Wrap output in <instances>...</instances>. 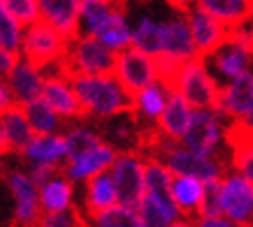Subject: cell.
Segmentation results:
<instances>
[{
  "label": "cell",
  "instance_id": "obj_1",
  "mask_svg": "<svg viewBox=\"0 0 253 227\" xmlns=\"http://www.w3.org/2000/svg\"><path fill=\"white\" fill-rule=\"evenodd\" d=\"M77 88L84 118L107 121L112 116L126 114L132 109V93L114 76L109 75H75L72 76Z\"/></svg>",
  "mask_w": 253,
  "mask_h": 227
},
{
  "label": "cell",
  "instance_id": "obj_2",
  "mask_svg": "<svg viewBox=\"0 0 253 227\" xmlns=\"http://www.w3.org/2000/svg\"><path fill=\"white\" fill-rule=\"evenodd\" d=\"M169 83L181 98L188 100L193 109H216L223 86L211 72L207 58L202 56L184 63L176 70V75L169 79Z\"/></svg>",
  "mask_w": 253,
  "mask_h": 227
},
{
  "label": "cell",
  "instance_id": "obj_3",
  "mask_svg": "<svg viewBox=\"0 0 253 227\" xmlns=\"http://www.w3.org/2000/svg\"><path fill=\"white\" fill-rule=\"evenodd\" d=\"M156 155L168 162V167L174 174L198 176L205 183L218 181L228 172V160L221 155H202L191 149H186L179 142H161L156 139Z\"/></svg>",
  "mask_w": 253,
  "mask_h": 227
},
{
  "label": "cell",
  "instance_id": "obj_4",
  "mask_svg": "<svg viewBox=\"0 0 253 227\" xmlns=\"http://www.w3.org/2000/svg\"><path fill=\"white\" fill-rule=\"evenodd\" d=\"M193 58H200V51L195 46L186 14L176 12V14L163 19V51L158 56L163 79L169 81L176 75V70Z\"/></svg>",
  "mask_w": 253,
  "mask_h": 227
},
{
  "label": "cell",
  "instance_id": "obj_5",
  "mask_svg": "<svg viewBox=\"0 0 253 227\" xmlns=\"http://www.w3.org/2000/svg\"><path fill=\"white\" fill-rule=\"evenodd\" d=\"M228 132L230 121L218 109H195L179 144L202 155H221L223 149H228Z\"/></svg>",
  "mask_w": 253,
  "mask_h": 227
},
{
  "label": "cell",
  "instance_id": "obj_6",
  "mask_svg": "<svg viewBox=\"0 0 253 227\" xmlns=\"http://www.w3.org/2000/svg\"><path fill=\"white\" fill-rule=\"evenodd\" d=\"M116 53L105 46L95 35L79 33L70 39L63 70L70 76L75 75H109L114 72Z\"/></svg>",
  "mask_w": 253,
  "mask_h": 227
},
{
  "label": "cell",
  "instance_id": "obj_7",
  "mask_svg": "<svg viewBox=\"0 0 253 227\" xmlns=\"http://www.w3.org/2000/svg\"><path fill=\"white\" fill-rule=\"evenodd\" d=\"M68 44H70V39L61 31H56L51 23L40 19L38 23L28 26L26 33H23L21 56L44 70L63 68L65 53H68Z\"/></svg>",
  "mask_w": 253,
  "mask_h": 227
},
{
  "label": "cell",
  "instance_id": "obj_8",
  "mask_svg": "<svg viewBox=\"0 0 253 227\" xmlns=\"http://www.w3.org/2000/svg\"><path fill=\"white\" fill-rule=\"evenodd\" d=\"M146 155L139 151H126L119 153L109 174L114 179L119 204L126 206H139V202L146 195Z\"/></svg>",
  "mask_w": 253,
  "mask_h": 227
},
{
  "label": "cell",
  "instance_id": "obj_9",
  "mask_svg": "<svg viewBox=\"0 0 253 227\" xmlns=\"http://www.w3.org/2000/svg\"><path fill=\"white\" fill-rule=\"evenodd\" d=\"M221 213L235 225L246 227L253 223V183L235 169H228L218 183Z\"/></svg>",
  "mask_w": 253,
  "mask_h": 227
},
{
  "label": "cell",
  "instance_id": "obj_10",
  "mask_svg": "<svg viewBox=\"0 0 253 227\" xmlns=\"http://www.w3.org/2000/svg\"><path fill=\"white\" fill-rule=\"evenodd\" d=\"M114 76L130 93H137V91H142L144 86H149V83L163 79L158 58L151 56V53L139 51L135 46H128V49H123V51L116 53Z\"/></svg>",
  "mask_w": 253,
  "mask_h": 227
},
{
  "label": "cell",
  "instance_id": "obj_11",
  "mask_svg": "<svg viewBox=\"0 0 253 227\" xmlns=\"http://www.w3.org/2000/svg\"><path fill=\"white\" fill-rule=\"evenodd\" d=\"M42 98L54 107L56 112H58V116H61L65 123L82 121V118H84V112H82V102H79L75 81H72V76H70L63 68L46 70V81H44Z\"/></svg>",
  "mask_w": 253,
  "mask_h": 227
},
{
  "label": "cell",
  "instance_id": "obj_12",
  "mask_svg": "<svg viewBox=\"0 0 253 227\" xmlns=\"http://www.w3.org/2000/svg\"><path fill=\"white\" fill-rule=\"evenodd\" d=\"M184 14H186V19H188L193 39H195V46H198V51L202 58H209L216 49H221V46L230 39V28L223 21H218L214 14H209L198 0L186 9Z\"/></svg>",
  "mask_w": 253,
  "mask_h": 227
},
{
  "label": "cell",
  "instance_id": "obj_13",
  "mask_svg": "<svg viewBox=\"0 0 253 227\" xmlns=\"http://www.w3.org/2000/svg\"><path fill=\"white\" fill-rule=\"evenodd\" d=\"M7 190L12 195L16 225H38L40 216H42L40 186L33 181L28 169H12L7 174Z\"/></svg>",
  "mask_w": 253,
  "mask_h": 227
},
{
  "label": "cell",
  "instance_id": "obj_14",
  "mask_svg": "<svg viewBox=\"0 0 253 227\" xmlns=\"http://www.w3.org/2000/svg\"><path fill=\"white\" fill-rule=\"evenodd\" d=\"M116 155H119V151L114 146L107 144V142H100L98 146H93L88 151L72 155L63 167V174L68 176L70 181H75L77 186H84L86 181H91L93 176L109 172Z\"/></svg>",
  "mask_w": 253,
  "mask_h": 227
},
{
  "label": "cell",
  "instance_id": "obj_15",
  "mask_svg": "<svg viewBox=\"0 0 253 227\" xmlns=\"http://www.w3.org/2000/svg\"><path fill=\"white\" fill-rule=\"evenodd\" d=\"M207 63L216 75V79L221 83H228L237 76L246 75L249 70H253V49L230 38L221 49H216L209 56Z\"/></svg>",
  "mask_w": 253,
  "mask_h": 227
},
{
  "label": "cell",
  "instance_id": "obj_16",
  "mask_svg": "<svg viewBox=\"0 0 253 227\" xmlns=\"http://www.w3.org/2000/svg\"><path fill=\"white\" fill-rule=\"evenodd\" d=\"M172 83L168 79H158V81L149 83L144 86L142 91L132 93V109L130 112L135 114V118H137L142 125H146L149 130L156 128V123L158 118L163 116L165 112V107H168V100L172 95Z\"/></svg>",
  "mask_w": 253,
  "mask_h": 227
},
{
  "label": "cell",
  "instance_id": "obj_17",
  "mask_svg": "<svg viewBox=\"0 0 253 227\" xmlns=\"http://www.w3.org/2000/svg\"><path fill=\"white\" fill-rule=\"evenodd\" d=\"M216 109L230 123H239L253 109V70L223 83Z\"/></svg>",
  "mask_w": 253,
  "mask_h": 227
},
{
  "label": "cell",
  "instance_id": "obj_18",
  "mask_svg": "<svg viewBox=\"0 0 253 227\" xmlns=\"http://www.w3.org/2000/svg\"><path fill=\"white\" fill-rule=\"evenodd\" d=\"M21 158L28 167L33 165H46L63 169L70 160V149L65 142V135H35L28 144L21 149Z\"/></svg>",
  "mask_w": 253,
  "mask_h": 227
},
{
  "label": "cell",
  "instance_id": "obj_19",
  "mask_svg": "<svg viewBox=\"0 0 253 227\" xmlns=\"http://www.w3.org/2000/svg\"><path fill=\"white\" fill-rule=\"evenodd\" d=\"M100 123H102V128H100L102 139L114 146L119 153L139 151V146L144 144V125L135 118L132 112L119 114V116H112Z\"/></svg>",
  "mask_w": 253,
  "mask_h": 227
},
{
  "label": "cell",
  "instance_id": "obj_20",
  "mask_svg": "<svg viewBox=\"0 0 253 227\" xmlns=\"http://www.w3.org/2000/svg\"><path fill=\"white\" fill-rule=\"evenodd\" d=\"M44 81H46V70L35 65L33 61L19 56L14 70L9 72L7 83L12 93H14L16 105H28L33 100L42 98V91H44Z\"/></svg>",
  "mask_w": 253,
  "mask_h": 227
},
{
  "label": "cell",
  "instance_id": "obj_21",
  "mask_svg": "<svg viewBox=\"0 0 253 227\" xmlns=\"http://www.w3.org/2000/svg\"><path fill=\"white\" fill-rule=\"evenodd\" d=\"M193 109L188 105V100L181 98L176 91H172L168 100V107L163 116L158 118L154 128V139H161V142H181V137L186 135V130L191 125L193 118Z\"/></svg>",
  "mask_w": 253,
  "mask_h": 227
},
{
  "label": "cell",
  "instance_id": "obj_22",
  "mask_svg": "<svg viewBox=\"0 0 253 227\" xmlns=\"http://www.w3.org/2000/svg\"><path fill=\"white\" fill-rule=\"evenodd\" d=\"M35 137L26 109L21 105H14L0 112V153L7 151H16L21 153V149Z\"/></svg>",
  "mask_w": 253,
  "mask_h": 227
},
{
  "label": "cell",
  "instance_id": "obj_23",
  "mask_svg": "<svg viewBox=\"0 0 253 227\" xmlns=\"http://www.w3.org/2000/svg\"><path fill=\"white\" fill-rule=\"evenodd\" d=\"M42 21L51 23L56 31H61L68 39L82 33L79 28V14L84 0H38Z\"/></svg>",
  "mask_w": 253,
  "mask_h": 227
},
{
  "label": "cell",
  "instance_id": "obj_24",
  "mask_svg": "<svg viewBox=\"0 0 253 227\" xmlns=\"http://www.w3.org/2000/svg\"><path fill=\"white\" fill-rule=\"evenodd\" d=\"M119 204V195H116L114 179L109 172L93 176L91 181L82 186V195H79V209L84 216H93L109 209V206Z\"/></svg>",
  "mask_w": 253,
  "mask_h": 227
},
{
  "label": "cell",
  "instance_id": "obj_25",
  "mask_svg": "<svg viewBox=\"0 0 253 227\" xmlns=\"http://www.w3.org/2000/svg\"><path fill=\"white\" fill-rule=\"evenodd\" d=\"M205 186L207 183L198 179V176H186L174 174L169 197L174 199L179 211L184 213V218H198L202 213V202H205Z\"/></svg>",
  "mask_w": 253,
  "mask_h": 227
},
{
  "label": "cell",
  "instance_id": "obj_26",
  "mask_svg": "<svg viewBox=\"0 0 253 227\" xmlns=\"http://www.w3.org/2000/svg\"><path fill=\"white\" fill-rule=\"evenodd\" d=\"M77 204V183L70 181L68 176L56 172L46 183L40 186V206L44 211H65Z\"/></svg>",
  "mask_w": 253,
  "mask_h": 227
},
{
  "label": "cell",
  "instance_id": "obj_27",
  "mask_svg": "<svg viewBox=\"0 0 253 227\" xmlns=\"http://www.w3.org/2000/svg\"><path fill=\"white\" fill-rule=\"evenodd\" d=\"M137 211L144 227H172L176 220L184 218V213L179 211L172 197L154 195V192H146L144 199L139 202Z\"/></svg>",
  "mask_w": 253,
  "mask_h": 227
},
{
  "label": "cell",
  "instance_id": "obj_28",
  "mask_svg": "<svg viewBox=\"0 0 253 227\" xmlns=\"http://www.w3.org/2000/svg\"><path fill=\"white\" fill-rule=\"evenodd\" d=\"M95 38L105 46H109L114 53L132 46V23L128 19V9L123 5V0L121 5L112 12V16L102 23V28L95 33Z\"/></svg>",
  "mask_w": 253,
  "mask_h": 227
},
{
  "label": "cell",
  "instance_id": "obj_29",
  "mask_svg": "<svg viewBox=\"0 0 253 227\" xmlns=\"http://www.w3.org/2000/svg\"><path fill=\"white\" fill-rule=\"evenodd\" d=\"M132 46L151 56H161L163 51V21L151 14H139L132 23Z\"/></svg>",
  "mask_w": 253,
  "mask_h": 227
},
{
  "label": "cell",
  "instance_id": "obj_30",
  "mask_svg": "<svg viewBox=\"0 0 253 227\" xmlns=\"http://www.w3.org/2000/svg\"><path fill=\"white\" fill-rule=\"evenodd\" d=\"M23 109H26V116H28L35 135H58L65 130V121L44 98H38L28 105H23Z\"/></svg>",
  "mask_w": 253,
  "mask_h": 227
},
{
  "label": "cell",
  "instance_id": "obj_31",
  "mask_svg": "<svg viewBox=\"0 0 253 227\" xmlns=\"http://www.w3.org/2000/svg\"><path fill=\"white\" fill-rule=\"evenodd\" d=\"M198 2L228 28H235L237 23L253 16V0H198Z\"/></svg>",
  "mask_w": 253,
  "mask_h": 227
},
{
  "label": "cell",
  "instance_id": "obj_32",
  "mask_svg": "<svg viewBox=\"0 0 253 227\" xmlns=\"http://www.w3.org/2000/svg\"><path fill=\"white\" fill-rule=\"evenodd\" d=\"M86 227H144L139 218L137 206L114 204L93 216H84Z\"/></svg>",
  "mask_w": 253,
  "mask_h": 227
},
{
  "label": "cell",
  "instance_id": "obj_33",
  "mask_svg": "<svg viewBox=\"0 0 253 227\" xmlns=\"http://www.w3.org/2000/svg\"><path fill=\"white\" fill-rule=\"evenodd\" d=\"M119 5H121V0H84L82 2V14H79L82 33L95 35Z\"/></svg>",
  "mask_w": 253,
  "mask_h": 227
},
{
  "label": "cell",
  "instance_id": "obj_34",
  "mask_svg": "<svg viewBox=\"0 0 253 227\" xmlns=\"http://www.w3.org/2000/svg\"><path fill=\"white\" fill-rule=\"evenodd\" d=\"M63 135H65V142H68L70 158L88 151L93 146H98L100 142H105L102 135H100V128H93V125H88L84 121H72L70 125H65Z\"/></svg>",
  "mask_w": 253,
  "mask_h": 227
},
{
  "label": "cell",
  "instance_id": "obj_35",
  "mask_svg": "<svg viewBox=\"0 0 253 227\" xmlns=\"http://www.w3.org/2000/svg\"><path fill=\"white\" fill-rule=\"evenodd\" d=\"M146 192L154 195H169L172 181H174V172L168 167V162L158 155H146Z\"/></svg>",
  "mask_w": 253,
  "mask_h": 227
},
{
  "label": "cell",
  "instance_id": "obj_36",
  "mask_svg": "<svg viewBox=\"0 0 253 227\" xmlns=\"http://www.w3.org/2000/svg\"><path fill=\"white\" fill-rule=\"evenodd\" d=\"M23 33H26V28L9 14L7 7H5V2L0 0V46H5L9 51L21 53Z\"/></svg>",
  "mask_w": 253,
  "mask_h": 227
},
{
  "label": "cell",
  "instance_id": "obj_37",
  "mask_svg": "<svg viewBox=\"0 0 253 227\" xmlns=\"http://www.w3.org/2000/svg\"><path fill=\"white\" fill-rule=\"evenodd\" d=\"M38 227H86V218L79 206L65 211H44L38 220Z\"/></svg>",
  "mask_w": 253,
  "mask_h": 227
},
{
  "label": "cell",
  "instance_id": "obj_38",
  "mask_svg": "<svg viewBox=\"0 0 253 227\" xmlns=\"http://www.w3.org/2000/svg\"><path fill=\"white\" fill-rule=\"evenodd\" d=\"M2 2H5L9 14L14 16L23 28H28V26H33V23H38L42 19L38 0H2Z\"/></svg>",
  "mask_w": 253,
  "mask_h": 227
},
{
  "label": "cell",
  "instance_id": "obj_39",
  "mask_svg": "<svg viewBox=\"0 0 253 227\" xmlns=\"http://www.w3.org/2000/svg\"><path fill=\"white\" fill-rule=\"evenodd\" d=\"M218 181H209L205 186V202H202V213L205 216H211V213H221V192H218ZM200 213V216H202Z\"/></svg>",
  "mask_w": 253,
  "mask_h": 227
},
{
  "label": "cell",
  "instance_id": "obj_40",
  "mask_svg": "<svg viewBox=\"0 0 253 227\" xmlns=\"http://www.w3.org/2000/svg\"><path fill=\"white\" fill-rule=\"evenodd\" d=\"M195 227H239L235 225L230 218H225L223 213H211V216H198L195 218Z\"/></svg>",
  "mask_w": 253,
  "mask_h": 227
},
{
  "label": "cell",
  "instance_id": "obj_41",
  "mask_svg": "<svg viewBox=\"0 0 253 227\" xmlns=\"http://www.w3.org/2000/svg\"><path fill=\"white\" fill-rule=\"evenodd\" d=\"M19 56H21V53L9 51V49H5V46H0V76H2V79H7L9 72L14 70Z\"/></svg>",
  "mask_w": 253,
  "mask_h": 227
},
{
  "label": "cell",
  "instance_id": "obj_42",
  "mask_svg": "<svg viewBox=\"0 0 253 227\" xmlns=\"http://www.w3.org/2000/svg\"><path fill=\"white\" fill-rule=\"evenodd\" d=\"M56 172H61V169H56V167H46V165H33V167H28V174L33 176V181L38 183V186L46 183L51 176L56 174Z\"/></svg>",
  "mask_w": 253,
  "mask_h": 227
},
{
  "label": "cell",
  "instance_id": "obj_43",
  "mask_svg": "<svg viewBox=\"0 0 253 227\" xmlns=\"http://www.w3.org/2000/svg\"><path fill=\"white\" fill-rule=\"evenodd\" d=\"M14 105H16V100H14L12 88H9L7 79L0 76V112H5V109H9V107H14Z\"/></svg>",
  "mask_w": 253,
  "mask_h": 227
},
{
  "label": "cell",
  "instance_id": "obj_44",
  "mask_svg": "<svg viewBox=\"0 0 253 227\" xmlns=\"http://www.w3.org/2000/svg\"><path fill=\"white\" fill-rule=\"evenodd\" d=\"M165 2H168V5L174 9V12H186V9L191 7L195 0H165Z\"/></svg>",
  "mask_w": 253,
  "mask_h": 227
},
{
  "label": "cell",
  "instance_id": "obj_45",
  "mask_svg": "<svg viewBox=\"0 0 253 227\" xmlns=\"http://www.w3.org/2000/svg\"><path fill=\"white\" fill-rule=\"evenodd\" d=\"M239 125H242V128H244L246 132H251V135H253V109H251L249 114H246L242 121H239Z\"/></svg>",
  "mask_w": 253,
  "mask_h": 227
},
{
  "label": "cell",
  "instance_id": "obj_46",
  "mask_svg": "<svg viewBox=\"0 0 253 227\" xmlns=\"http://www.w3.org/2000/svg\"><path fill=\"white\" fill-rule=\"evenodd\" d=\"M172 227H195V218H181V220H176Z\"/></svg>",
  "mask_w": 253,
  "mask_h": 227
},
{
  "label": "cell",
  "instance_id": "obj_47",
  "mask_svg": "<svg viewBox=\"0 0 253 227\" xmlns=\"http://www.w3.org/2000/svg\"><path fill=\"white\" fill-rule=\"evenodd\" d=\"M16 227H38V225H16Z\"/></svg>",
  "mask_w": 253,
  "mask_h": 227
},
{
  "label": "cell",
  "instance_id": "obj_48",
  "mask_svg": "<svg viewBox=\"0 0 253 227\" xmlns=\"http://www.w3.org/2000/svg\"><path fill=\"white\" fill-rule=\"evenodd\" d=\"M246 227H253V223H251V225H246Z\"/></svg>",
  "mask_w": 253,
  "mask_h": 227
}]
</instances>
